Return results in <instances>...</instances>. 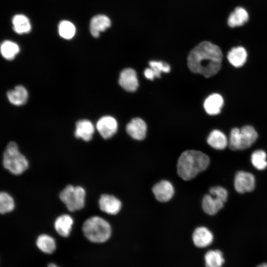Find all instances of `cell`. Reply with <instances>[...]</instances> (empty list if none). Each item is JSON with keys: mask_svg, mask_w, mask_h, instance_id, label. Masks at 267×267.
I'll return each instance as SVG.
<instances>
[{"mask_svg": "<svg viewBox=\"0 0 267 267\" xmlns=\"http://www.w3.org/2000/svg\"><path fill=\"white\" fill-rule=\"evenodd\" d=\"M152 190L156 199L160 202L170 201L175 193L173 184L165 179L161 180L154 184Z\"/></svg>", "mask_w": 267, "mask_h": 267, "instance_id": "obj_8", "label": "cell"}, {"mask_svg": "<svg viewBox=\"0 0 267 267\" xmlns=\"http://www.w3.org/2000/svg\"><path fill=\"white\" fill-rule=\"evenodd\" d=\"M210 158L203 152L196 150H187L180 155L177 164V173L184 180L194 178L209 166Z\"/></svg>", "mask_w": 267, "mask_h": 267, "instance_id": "obj_2", "label": "cell"}, {"mask_svg": "<svg viewBox=\"0 0 267 267\" xmlns=\"http://www.w3.org/2000/svg\"><path fill=\"white\" fill-rule=\"evenodd\" d=\"M19 51L20 48L18 45L12 41L6 40L1 44V54L2 57L6 60H11L13 59Z\"/></svg>", "mask_w": 267, "mask_h": 267, "instance_id": "obj_26", "label": "cell"}, {"mask_svg": "<svg viewBox=\"0 0 267 267\" xmlns=\"http://www.w3.org/2000/svg\"><path fill=\"white\" fill-rule=\"evenodd\" d=\"M36 245L41 251L46 254H51L56 248L54 239L47 234L39 235L36 240Z\"/></svg>", "mask_w": 267, "mask_h": 267, "instance_id": "obj_24", "label": "cell"}, {"mask_svg": "<svg viewBox=\"0 0 267 267\" xmlns=\"http://www.w3.org/2000/svg\"><path fill=\"white\" fill-rule=\"evenodd\" d=\"M111 23L109 18L105 15L98 14L93 16L89 24L91 35L94 38H98L101 32L110 27Z\"/></svg>", "mask_w": 267, "mask_h": 267, "instance_id": "obj_14", "label": "cell"}, {"mask_svg": "<svg viewBox=\"0 0 267 267\" xmlns=\"http://www.w3.org/2000/svg\"><path fill=\"white\" fill-rule=\"evenodd\" d=\"M73 223V219L70 215L63 214L56 219L54 226L58 234L66 237L70 235Z\"/></svg>", "mask_w": 267, "mask_h": 267, "instance_id": "obj_18", "label": "cell"}, {"mask_svg": "<svg viewBox=\"0 0 267 267\" xmlns=\"http://www.w3.org/2000/svg\"><path fill=\"white\" fill-rule=\"evenodd\" d=\"M15 207V203L12 196L5 192H1L0 194V212L5 214L13 211Z\"/></svg>", "mask_w": 267, "mask_h": 267, "instance_id": "obj_29", "label": "cell"}, {"mask_svg": "<svg viewBox=\"0 0 267 267\" xmlns=\"http://www.w3.org/2000/svg\"><path fill=\"white\" fill-rule=\"evenodd\" d=\"M47 267H58L56 265L53 263H50L48 265Z\"/></svg>", "mask_w": 267, "mask_h": 267, "instance_id": "obj_34", "label": "cell"}, {"mask_svg": "<svg viewBox=\"0 0 267 267\" xmlns=\"http://www.w3.org/2000/svg\"><path fill=\"white\" fill-rule=\"evenodd\" d=\"M257 267H267V263H263L258 265Z\"/></svg>", "mask_w": 267, "mask_h": 267, "instance_id": "obj_33", "label": "cell"}, {"mask_svg": "<svg viewBox=\"0 0 267 267\" xmlns=\"http://www.w3.org/2000/svg\"><path fill=\"white\" fill-rule=\"evenodd\" d=\"M58 31L61 37L66 40H70L75 35L76 27L71 22L62 20L58 24Z\"/></svg>", "mask_w": 267, "mask_h": 267, "instance_id": "obj_27", "label": "cell"}, {"mask_svg": "<svg viewBox=\"0 0 267 267\" xmlns=\"http://www.w3.org/2000/svg\"><path fill=\"white\" fill-rule=\"evenodd\" d=\"M13 30L18 34L29 33L31 30V24L25 15L16 14L12 20Z\"/></svg>", "mask_w": 267, "mask_h": 267, "instance_id": "obj_23", "label": "cell"}, {"mask_svg": "<svg viewBox=\"0 0 267 267\" xmlns=\"http://www.w3.org/2000/svg\"><path fill=\"white\" fill-rule=\"evenodd\" d=\"M205 267H222L224 260L222 252L219 250L208 251L204 256Z\"/></svg>", "mask_w": 267, "mask_h": 267, "instance_id": "obj_25", "label": "cell"}, {"mask_svg": "<svg viewBox=\"0 0 267 267\" xmlns=\"http://www.w3.org/2000/svg\"><path fill=\"white\" fill-rule=\"evenodd\" d=\"M247 54L245 49L241 46L232 48L228 53V61L233 66L240 67L245 63Z\"/></svg>", "mask_w": 267, "mask_h": 267, "instance_id": "obj_22", "label": "cell"}, {"mask_svg": "<svg viewBox=\"0 0 267 267\" xmlns=\"http://www.w3.org/2000/svg\"><path fill=\"white\" fill-rule=\"evenodd\" d=\"M99 206L103 212L114 215L118 214L122 208V202L114 195L103 194L99 198Z\"/></svg>", "mask_w": 267, "mask_h": 267, "instance_id": "obj_10", "label": "cell"}, {"mask_svg": "<svg viewBox=\"0 0 267 267\" xmlns=\"http://www.w3.org/2000/svg\"><path fill=\"white\" fill-rule=\"evenodd\" d=\"M257 138V132L251 126H245L240 129L235 128L230 132L228 145L232 150H244L252 145Z\"/></svg>", "mask_w": 267, "mask_h": 267, "instance_id": "obj_5", "label": "cell"}, {"mask_svg": "<svg viewBox=\"0 0 267 267\" xmlns=\"http://www.w3.org/2000/svg\"><path fill=\"white\" fill-rule=\"evenodd\" d=\"M224 202L211 195L206 194L203 198L202 206L204 211L208 215H214L223 207Z\"/></svg>", "mask_w": 267, "mask_h": 267, "instance_id": "obj_20", "label": "cell"}, {"mask_svg": "<svg viewBox=\"0 0 267 267\" xmlns=\"http://www.w3.org/2000/svg\"><path fill=\"white\" fill-rule=\"evenodd\" d=\"M223 104L222 96L219 94L213 93L205 99L204 107L208 114L215 115L220 113Z\"/></svg>", "mask_w": 267, "mask_h": 267, "instance_id": "obj_19", "label": "cell"}, {"mask_svg": "<svg viewBox=\"0 0 267 267\" xmlns=\"http://www.w3.org/2000/svg\"><path fill=\"white\" fill-rule=\"evenodd\" d=\"M94 132V127L90 121L87 119L79 120L76 124L75 136L86 141H90Z\"/></svg>", "mask_w": 267, "mask_h": 267, "instance_id": "obj_15", "label": "cell"}, {"mask_svg": "<svg viewBox=\"0 0 267 267\" xmlns=\"http://www.w3.org/2000/svg\"><path fill=\"white\" fill-rule=\"evenodd\" d=\"M144 75L146 78L153 80L155 78V76L150 68H146L144 71Z\"/></svg>", "mask_w": 267, "mask_h": 267, "instance_id": "obj_32", "label": "cell"}, {"mask_svg": "<svg viewBox=\"0 0 267 267\" xmlns=\"http://www.w3.org/2000/svg\"><path fill=\"white\" fill-rule=\"evenodd\" d=\"M149 65L155 77L160 78L162 72L168 73L170 71V65L163 61H150Z\"/></svg>", "mask_w": 267, "mask_h": 267, "instance_id": "obj_30", "label": "cell"}, {"mask_svg": "<svg viewBox=\"0 0 267 267\" xmlns=\"http://www.w3.org/2000/svg\"><path fill=\"white\" fill-rule=\"evenodd\" d=\"M126 131L133 139L136 140H142L146 137L147 125L142 119L139 118H135L127 125Z\"/></svg>", "mask_w": 267, "mask_h": 267, "instance_id": "obj_11", "label": "cell"}, {"mask_svg": "<svg viewBox=\"0 0 267 267\" xmlns=\"http://www.w3.org/2000/svg\"><path fill=\"white\" fill-rule=\"evenodd\" d=\"M267 154L263 150H256L251 156V161L254 167L259 170H263L267 167Z\"/></svg>", "mask_w": 267, "mask_h": 267, "instance_id": "obj_28", "label": "cell"}, {"mask_svg": "<svg viewBox=\"0 0 267 267\" xmlns=\"http://www.w3.org/2000/svg\"><path fill=\"white\" fill-rule=\"evenodd\" d=\"M59 198L68 210L76 211L84 207L86 191L82 186L68 185L61 191Z\"/></svg>", "mask_w": 267, "mask_h": 267, "instance_id": "obj_6", "label": "cell"}, {"mask_svg": "<svg viewBox=\"0 0 267 267\" xmlns=\"http://www.w3.org/2000/svg\"><path fill=\"white\" fill-rule=\"evenodd\" d=\"M6 95L9 101L16 106L25 104L28 98V91L22 85H18L13 89L8 90Z\"/></svg>", "mask_w": 267, "mask_h": 267, "instance_id": "obj_16", "label": "cell"}, {"mask_svg": "<svg viewBox=\"0 0 267 267\" xmlns=\"http://www.w3.org/2000/svg\"><path fill=\"white\" fill-rule=\"evenodd\" d=\"M192 239L194 244L199 248L209 246L213 242L214 236L212 232L206 227H197L193 232Z\"/></svg>", "mask_w": 267, "mask_h": 267, "instance_id": "obj_13", "label": "cell"}, {"mask_svg": "<svg viewBox=\"0 0 267 267\" xmlns=\"http://www.w3.org/2000/svg\"><path fill=\"white\" fill-rule=\"evenodd\" d=\"M222 58V52L218 45L208 41H204L189 52L187 57V66L191 72L209 78L220 71Z\"/></svg>", "mask_w": 267, "mask_h": 267, "instance_id": "obj_1", "label": "cell"}, {"mask_svg": "<svg viewBox=\"0 0 267 267\" xmlns=\"http://www.w3.org/2000/svg\"><path fill=\"white\" fill-rule=\"evenodd\" d=\"M96 128L103 138L108 139L116 133L118 130V123L113 117L105 116L98 120Z\"/></svg>", "mask_w": 267, "mask_h": 267, "instance_id": "obj_9", "label": "cell"}, {"mask_svg": "<svg viewBox=\"0 0 267 267\" xmlns=\"http://www.w3.org/2000/svg\"><path fill=\"white\" fill-rule=\"evenodd\" d=\"M2 164L5 169L11 174L19 175L28 168V161L19 150L17 144L10 141L6 146L3 152Z\"/></svg>", "mask_w": 267, "mask_h": 267, "instance_id": "obj_4", "label": "cell"}, {"mask_svg": "<svg viewBox=\"0 0 267 267\" xmlns=\"http://www.w3.org/2000/svg\"><path fill=\"white\" fill-rule=\"evenodd\" d=\"M249 18V15L247 10L242 6H237L230 13L227 24L231 28L241 26L248 21Z\"/></svg>", "mask_w": 267, "mask_h": 267, "instance_id": "obj_17", "label": "cell"}, {"mask_svg": "<svg viewBox=\"0 0 267 267\" xmlns=\"http://www.w3.org/2000/svg\"><path fill=\"white\" fill-rule=\"evenodd\" d=\"M210 194L223 202H225L228 197V192L223 187L220 186H216L211 187L210 190Z\"/></svg>", "mask_w": 267, "mask_h": 267, "instance_id": "obj_31", "label": "cell"}, {"mask_svg": "<svg viewBox=\"0 0 267 267\" xmlns=\"http://www.w3.org/2000/svg\"><path fill=\"white\" fill-rule=\"evenodd\" d=\"M85 236L94 243H103L111 237V226L104 219L98 216H92L87 219L82 226Z\"/></svg>", "mask_w": 267, "mask_h": 267, "instance_id": "obj_3", "label": "cell"}, {"mask_svg": "<svg viewBox=\"0 0 267 267\" xmlns=\"http://www.w3.org/2000/svg\"><path fill=\"white\" fill-rule=\"evenodd\" d=\"M207 141L210 146L218 150H222L228 144L226 135L218 130H214L210 133Z\"/></svg>", "mask_w": 267, "mask_h": 267, "instance_id": "obj_21", "label": "cell"}, {"mask_svg": "<svg viewBox=\"0 0 267 267\" xmlns=\"http://www.w3.org/2000/svg\"><path fill=\"white\" fill-rule=\"evenodd\" d=\"M119 83L122 88L128 91H135L138 86L135 71L132 68L124 69L120 73Z\"/></svg>", "mask_w": 267, "mask_h": 267, "instance_id": "obj_12", "label": "cell"}, {"mask_svg": "<svg viewBox=\"0 0 267 267\" xmlns=\"http://www.w3.org/2000/svg\"><path fill=\"white\" fill-rule=\"evenodd\" d=\"M234 185L236 191L239 193L251 192L255 186V178L250 173L238 171L235 176Z\"/></svg>", "mask_w": 267, "mask_h": 267, "instance_id": "obj_7", "label": "cell"}]
</instances>
